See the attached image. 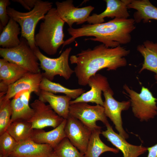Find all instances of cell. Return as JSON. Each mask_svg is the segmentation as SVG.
I'll use <instances>...</instances> for the list:
<instances>
[{"label":"cell","mask_w":157,"mask_h":157,"mask_svg":"<svg viewBox=\"0 0 157 157\" xmlns=\"http://www.w3.org/2000/svg\"><path fill=\"white\" fill-rule=\"evenodd\" d=\"M130 52L129 50L121 45L112 48L102 44L92 49L81 50L70 56L69 60L71 64L76 65L74 72L78 84L85 86L90 78L101 69L115 70L125 66L127 64L125 57Z\"/></svg>","instance_id":"obj_1"},{"label":"cell","mask_w":157,"mask_h":157,"mask_svg":"<svg viewBox=\"0 0 157 157\" xmlns=\"http://www.w3.org/2000/svg\"><path fill=\"white\" fill-rule=\"evenodd\" d=\"M135 23L132 18H115L102 23L83 24L78 28H69L67 30L71 37L65 41L63 47L83 36H94L86 40L101 42L109 48L128 44L131 41V34L135 28Z\"/></svg>","instance_id":"obj_2"},{"label":"cell","mask_w":157,"mask_h":157,"mask_svg":"<svg viewBox=\"0 0 157 157\" xmlns=\"http://www.w3.org/2000/svg\"><path fill=\"white\" fill-rule=\"evenodd\" d=\"M43 20L35 36V44L47 54L53 55L64 42L63 28L65 22L59 17L54 8L49 10Z\"/></svg>","instance_id":"obj_3"},{"label":"cell","mask_w":157,"mask_h":157,"mask_svg":"<svg viewBox=\"0 0 157 157\" xmlns=\"http://www.w3.org/2000/svg\"><path fill=\"white\" fill-rule=\"evenodd\" d=\"M52 3L38 0L34 7L27 12H22L13 8L8 7V16L20 25L21 37L26 39L31 47L34 50L37 47L35 44V32L37 24L43 19L48 12L52 7Z\"/></svg>","instance_id":"obj_4"},{"label":"cell","mask_w":157,"mask_h":157,"mask_svg":"<svg viewBox=\"0 0 157 157\" xmlns=\"http://www.w3.org/2000/svg\"><path fill=\"white\" fill-rule=\"evenodd\" d=\"M18 46L12 48H0V56L9 62L16 64L28 72L40 73L38 60L25 38L21 37Z\"/></svg>","instance_id":"obj_5"},{"label":"cell","mask_w":157,"mask_h":157,"mask_svg":"<svg viewBox=\"0 0 157 157\" xmlns=\"http://www.w3.org/2000/svg\"><path fill=\"white\" fill-rule=\"evenodd\" d=\"M123 88L130 98L134 115L140 121H147L157 115V99L147 88L142 86L140 93H138L126 84Z\"/></svg>","instance_id":"obj_6"},{"label":"cell","mask_w":157,"mask_h":157,"mask_svg":"<svg viewBox=\"0 0 157 157\" xmlns=\"http://www.w3.org/2000/svg\"><path fill=\"white\" fill-rule=\"evenodd\" d=\"M72 48L66 49L60 56L56 58H51L46 56L40 51L38 47L33 50L40 61V67L44 71L42 73L43 77L52 81L54 77L59 75L65 80L70 78L74 70L70 67L69 64V58Z\"/></svg>","instance_id":"obj_7"},{"label":"cell","mask_w":157,"mask_h":157,"mask_svg":"<svg viewBox=\"0 0 157 157\" xmlns=\"http://www.w3.org/2000/svg\"><path fill=\"white\" fill-rule=\"evenodd\" d=\"M69 114L79 120L91 131L100 129L96 122L101 121L105 125L108 122L103 106H92L87 103L80 102L70 104Z\"/></svg>","instance_id":"obj_8"},{"label":"cell","mask_w":157,"mask_h":157,"mask_svg":"<svg viewBox=\"0 0 157 157\" xmlns=\"http://www.w3.org/2000/svg\"><path fill=\"white\" fill-rule=\"evenodd\" d=\"M34 111L29 121L33 129H42L50 126L54 129L58 126L65 119L58 115L49 105H46L38 99L30 104Z\"/></svg>","instance_id":"obj_9"},{"label":"cell","mask_w":157,"mask_h":157,"mask_svg":"<svg viewBox=\"0 0 157 157\" xmlns=\"http://www.w3.org/2000/svg\"><path fill=\"white\" fill-rule=\"evenodd\" d=\"M65 131L70 142L84 155L92 131L79 120L69 114L66 119Z\"/></svg>","instance_id":"obj_10"},{"label":"cell","mask_w":157,"mask_h":157,"mask_svg":"<svg viewBox=\"0 0 157 157\" xmlns=\"http://www.w3.org/2000/svg\"><path fill=\"white\" fill-rule=\"evenodd\" d=\"M103 92L105 98L103 107L106 116L113 122L119 134L125 139L128 138V135L122 126L121 113L128 109L131 106L130 101H117L113 97L114 93L111 89L106 90Z\"/></svg>","instance_id":"obj_11"},{"label":"cell","mask_w":157,"mask_h":157,"mask_svg":"<svg viewBox=\"0 0 157 157\" xmlns=\"http://www.w3.org/2000/svg\"><path fill=\"white\" fill-rule=\"evenodd\" d=\"M56 10L59 17L69 28L72 27L74 24H80L86 22L94 7L88 6L83 7H76L72 0H67L62 2L56 1L55 3Z\"/></svg>","instance_id":"obj_12"},{"label":"cell","mask_w":157,"mask_h":157,"mask_svg":"<svg viewBox=\"0 0 157 157\" xmlns=\"http://www.w3.org/2000/svg\"><path fill=\"white\" fill-rule=\"evenodd\" d=\"M88 85L90 88L79 97L71 100L70 104L84 102L94 103L103 106L104 101L102 98V92L111 89L107 78L99 74H96L90 78Z\"/></svg>","instance_id":"obj_13"},{"label":"cell","mask_w":157,"mask_h":157,"mask_svg":"<svg viewBox=\"0 0 157 157\" xmlns=\"http://www.w3.org/2000/svg\"><path fill=\"white\" fill-rule=\"evenodd\" d=\"M105 10L101 13L93 14L87 19L89 24H95L104 23L105 17L127 19L130 16L127 6L131 0H105Z\"/></svg>","instance_id":"obj_14"},{"label":"cell","mask_w":157,"mask_h":157,"mask_svg":"<svg viewBox=\"0 0 157 157\" xmlns=\"http://www.w3.org/2000/svg\"><path fill=\"white\" fill-rule=\"evenodd\" d=\"M43 78L42 73L28 72L13 84L10 85L4 98L10 99L19 93L27 91L38 95L41 90L40 85Z\"/></svg>","instance_id":"obj_15"},{"label":"cell","mask_w":157,"mask_h":157,"mask_svg":"<svg viewBox=\"0 0 157 157\" xmlns=\"http://www.w3.org/2000/svg\"><path fill=\"white\" fill-rule=\"evenodd\" d=\"M105 125L106 130L101 132V134L122 152L124 157H138L147 151V148L142 145L137 146L128 143L125 139L114 131L109 122Z\"/></svg>","instance_id":"obj_16"},{"label":"cell","mask_w":157,"mask_h":157,"mask_svg":"<svg viewBox=\"0 0 157 157\" xmlns=\"http://www.w3.org/2000/svg\"><path fill=\"white\" fill-rule=\"evenodd\" d=\"M53 151V148L48 144L29 140L18 143L9 157H47Z\"/></svg>","instance_id":"obj_17"},{"label":"cell","mask_w":157,"mask_h":157,"mask_svg":"<svg viewBox=\"0 0 157 157\" xmlns=\"http://www.w3.org/2000/svg\"><path fill=\"white\" fill-rule=\"evenodd\" d=\"M66 122V119H64L58 126L49 131L34 129L31 140L37 143L48 144L54 149L66 137L65 131Z\"/></svg>","instance_id":"obj_18"},{"label":"cell","mask_w":157,"mask_h":157,"mask_svg":"<svg viewBox=\"0 0 157 157\" xmlns=\"http://www.w3.org/2000/svg\"><path fill=\"white\" fill-rule=\"evenodd\" d=\"M38 99L44 103H48L53 110L60 116L67 119L69 115L70 102L72 98L67 95H59L41 90Z\"/></svg>","instance_id":"obj_19"},{"label":"cell","mask_w":157,"mask_h":157,"mask_svg":"<svg viewBox=\"0 0 157 157\" xmlns=\"http://www.w3.org/2000/svg\"><path fill=\"white\" fill-rule=\"evenodd\" d=\"M137 49L144 58L139 73L145 69L152 72L155 73V78L157 81V42L146 40L143 44L138 45Z\"/></svg>","instance_id":"obj_20"},{"label":"cell","mask_w":157,"mask_h":157,"mask_svg":"<svg viewBox=\"0 0 157 157\" xmlns=\"http://www.w3.org/2000/svg\"><path fill=\"white\" fill-rule=\"evenodd\" d=\"M127 7L136 10L133 14L135 23L142 21L147 22L150 19L157 20V8L149 0H131Z\"/></svg>","instance_id":"obj_21"},{"label":"cell","mask_w":157,"mask_h":157,"mask_svg":"<svg viewBox=\"0 0 157 157\" xmlns=\"http://www.w3.org/2000/svg\"><path fill=\"white\" fill-rule=\"evenodd\" d=\"M20 30L17 23L10 18L0 34V45L2 48L10 49L18 46L20 42L18 37L21 33Z\"/></svg>","instance_id":"obj_22"},{"label":"cell","mask_w":157,"mask_h":157,"mask_svg":"<svg viewBox=\"0 0 157 157\" xmlns=\"http://www.w3.org/2000/svg\"><path fill=\"white\" fill-rule=\"evenodd\" d=\"M101 133V129L92 131L85 157H99L101 154L107 151L115 154L119 152L118 149L110 147L101 140L99 136Z\"/></svg>","instance_id":"obj_23"},{"label":"cell","mask_w":157,"mask_h":157,"mask_svg":"<svg viewBox=\"0 0 157 157\" xmlns=\"http://www.w3.org/2000/svg\"><path fill=\"white\" fill-rule=\"evenodd\" d=\"M33 130L29 121L17 120L11 122L6 131L19 143L31 140Z\"/></svg>","instance_id":"obj_24"},{"label":"cell","mask_w":157,"mask_h":157,"mask_svg":"<svg viewBox=\"0 0 157 157\" xmlns=\"http://www.w3.org/2000/svg\"><path fill=\"white\" fill-rule=\"evenodd\" d=\"M29 102L24 100L19 93L13 98L11 100L12 114L11 122L17 120H30L33 114L34 111L29 106Z\"/></svg>","instance_id":"obj_25"},{"label":"cell","mask_w":157,"mask_h":157,"mask_svg":"<svg viewBox=\"0 0 157 157\" xmlns=\"http://www.w3.org/2000/svg\"><path fill=\"white\" fill-rule=\"evenodd\" d=\"M40 88L41 90L54 94H64L74 100L86 92L85 90L82 88L75 89L67 88L59 83L53 82L43 77L40 84Z\"/></svg>","instance_id":"obj_26"},{"label":"cell","mask_w":157,"mask_h":157,"mask_svg":"<svg viewBox=\"0 0 157 157\" xmlns=\"http://www.w3.org/2000/svg\"><path fill=\"white\" fill-rule=\"evenodd\" d=\"M28 72L23 68L6 60L0 67V80L9 86Z\"/></svg>","instance_id":"obj_27"},{"label":"cell","mask_w":157,"mask_h":157,"mask_svg":"<svg viewBox=\"0 0 157 157\" xmlns=\"http://www.w3.org/2000/svg\"><path fill=\"white\" fill-rule=\"evenodd\" d=\"M0 97V135L6 130L11 122L12 109L10 99Z\"/></svg>","instance_id":"obj_28"},{"label":"cell","mask_w":157,"mask_h":157,"mask_svg":"<svg viewBox=\"0 0 157 157\" xmlns=\"http://www.w3.org/2000/svg\"><path fill=\"white\" fill-rule=\"evenodd\" d=\"M58 157H85L67 137L53 149Z\"/></svg>","instance_id":"obj_29"},{"label":"cell","mask_w":157,"mask_h":157,"mask_svg":"<svg viewBox=\"0 0 157 157\" xmlns=\"http://www.w3.org/2000/svg\"><path fill=\"white\" fill-rule=\"evenodd\" d=\"M18 143L6 131L0 135V157H9Z\"/></svg>","instance_id":"obj_30"},{"label":"cell","mask_w":157,"mask_h":157,"mask_svg":"<svg viewBox=\"0 0 157 157\" xmlns=\"http://www.w3.org/2000/svg\"><path fill=\"white\" fill-rule=\"evenodd\" d=\"M10 4L9 0H0V28L3 29L8 24L10 17L8 14L7 8Z\"/></svg>","instance_id":"obj_31"},{"label":"cell","mask_w":157,"mask_h":157,"mask_svg":"<svg viewBox=\"0 0 157 157\" xmlns=\"http://www.w3.org/2000/svg\"><path fill=\"white\" fill-rule=\"evenodd\" d=\"M38 0H13V2H18L25 9L31 10L34 7Z\"/></svg>","instance_id":"obj_32"},{"label":"cell","mask_w":157,"mask_h":157,"mask_svg":"<svg viewBox=\"0 0 157 157\" xmlns=\"http://www.w3.org/2000/svg\"><path fill=\"white\" fill-rule=\"evenodd\" d=\"M148 154L147 157H157V143L147 148Z\"/></svg>","instance_id":"obj_33"},{"label":"cell","mask_w":157,"mask_h":157,"mask_svg":"<svg viewBox=\"0 0 157 157\" xmlns=\"http://www.w3.org/2000/svg\"><path fill=\"white\" fill-rule=\"evenodd\" d=\"M47 157H58L54 151L49 156Z\"/></svg>","instance_id":"obj_34"},{"label":"cell","mask_w":157,"mask_h":157,"mask_svg":"<svg viewBox=\"0 0 157 157\" xmlns=\"http://www.w3.org/2000/svg\"></svg>","instance_id":"obj_35"}]
</instances>
